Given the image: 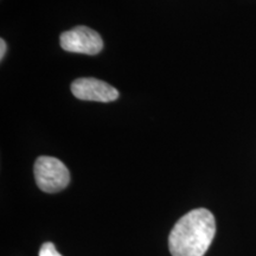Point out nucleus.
<instances>
[{"instance_id": "obj_1", "label": "nucleus", "mask_w": 256, "mask_h": 256, "mask_svg": "<svg viewBox=\"0 0 256 256\" xmlns=\"http://www.w3.org/2000/svg\"><path fill=\"white\" fill-rule=\"evenodd\" d=\"M215 234L216 220L212 214L204 208L192 210L170 232V252L172 256H204Z\"/></svg>"}, {"instance_id": "obj_2", "label": "nucleus", "mask_w": 256, "mask_h": 256, "mask_svg": "<svg viewBox=\"0 0 256 256\" xmlns=\"http://www.w3.org/2000/svg\"><path fill=\"white\" fill-rule=\"evenodd\" d=\"M34 171L37 186L48 194L64 190L70 182L69 170L54 156H42L37 158Z\"/></svg>"}, {"instance_id": "obj_3", "label": "nucleus", "mask_w": 256, "mask_h": 256, "mask_svg": "<svg viewBox=\"0 0 256 256\" xmlns=\"http://www.w3.org/2000/svg\"><path fill=\"white\" fill-rule=\"evenodd\" d=\"M63 50L74 54L98 55L104 49V40L98 32L87 26H76L60 36Z\"/></svg>"}, {"instance_id": "obj_4", "label": "nucleus", "mask_w": 256, "mask_h": 256, "mask_svg": "<svg viewBox=\"0 0 256 256\" xmlns=\"http://www.w3.org/2000/svg\"><path fill=\"white\" fill-rule=\"evenodd\" d=\"M72 92L83 101L112 102L119 98V92L107 82L92 78H78L72 83Z\"/></svg>"}, {"instance_id": "obj_5", "label": "nucleus", "mask_w": 256, "mask_h": 256, "mask_svg": "<svg viewBox=\"0 0 256 256\" xmlns=\"http://www.w3.org/2000/svg\"><path fill=\"white\" fill-rule=\"evenodd\" d=\"M40 256H62V255L57 252V249L55 246H54V243L46 242L40 247Z\"/></svg>"}, {"instance_id": "obj_6", "label": "nucleus", "mask_w": 256, "mask_h": 256, "mask_svg": "<svg viewBox=\"0 0 256 256\" xmlns=\"http://www.w3.org/2000/svg\"><path fill=\"white\" fill-rule=\"evenodd\" d=\"M6 50H8V46H6V42L4 40V38L0 40V60H4Z\"/></svg>"}]
</instances>
